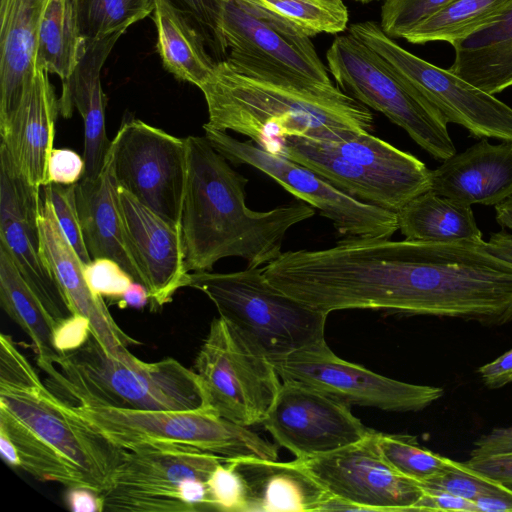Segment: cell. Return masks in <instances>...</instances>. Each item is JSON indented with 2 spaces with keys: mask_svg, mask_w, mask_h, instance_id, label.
I'll list each match as a JSON object with an SVG mask.
<instances>
[{
  "mask_svg": "<svg viewBox=\"0 0 512 512\" xmlns=\"http://www.w3.org/2000/svg\"><path fill=\"white\" fill-rule=\"evenodd\" d=\"M0 431L14 443L20 469L37 480L99 495L108 489L127 453L60 408L29 359L4 333Z\"/></svg>",
  "mask_w": 512,
  "mask_h": 512,
  "instance_id": "1",
  "label": "cell"
},
{
  "mask_svg": "<svg viewBox=\"0 0 512 512\" xmlns=\"http://www.w3.org/2000/svg\"><path fill=\"white\" fill-rule=\"evenodd\" d=\"M187 179L180 230L186 270L212 271L226 257L265 266L282 254L287 232L312 218L309 204H283L259 212L246 205L248 179L235 171L206 137L188 136Z\"/></svg>",
  "mask_w": 512,
  "mask_h": 512,
  "instance_id": "2",
  "label": "cell"
},
{
  "mask_svg": "<svg viewBox=\"0 0 512 512\" xmlns=\"http://www.w3.org/2000/svg\"><path fill=\"white\" fill-rule=\"evenodd\" d=\"M200 90L208 108L205 125L247 136L274 154L288 136L333 140L373 129L367 106L333 84L305 87L264 79L222 60Z\"/></svg>",
  "mask_w": 512,
  "mask_h": 512,
  "instance_id": "3",
  "label": "cell"
},
{
  "mask_svg": "<svg viewBox=\"0 0 512 512\" xmlns=\"http://www.w3.org/2000/svg\"><path fill=\"white\" fill-rule=\"evenodd\" d=\"M48 389L71 404L142 410L210 406L200 378L173 358L127 365L106 353L91 333L80 348L36 357Z\"/></svg>",
  "mask_w": 512,
  "mask_h": 512,
  "instance_id": "4",
  "label": "cell"
},
{
  "mask_svg": "<svg viewBox=\"0 0 512 512\" xmlns=\"http://www.w3.org/2000/svg\"><path fill=\"white\" fill-rule=\"evenodd\" d=\"M188 287L203 292L219 315L273 363L324 338L328 314L273 286L262 267L230 273H190Z\"/></svg>",
  "mask_w": 512,
  "mask_h": 512,
  "instance_id": "5",
  "label": "cell"
},
{
  "mask_svg": "<svg viewBox=\"0 0 512 512\" xmlns=\"http://www.w3.org/2000/svg\"><path fill=\"white\" fill-rule=\"evenodd\" d=\"M53 398L69 415L124 449L168 442L196 447L225 459L278 460L276 444L222 417L210 406L194 410H142L71 404L54 394Z\"/></svg>",
  "mask_w": 512,
  "mask_h": 512,
  "instance_id": "6",
  "label": "cell"
},
{
  "mask_svg": "<svg viewBox=\"0 0 512 512\" xmlns=\"http://www.w3.org/2000/svg\"><path fill=\"white\" fill-rule=\"evenodd\" d=\"M225 458L179 443L127 449L107 490L103 511L195 512L213 510L208 480Z\"/></svg>",
  "mask_w": 512,
  "mask_h": 512,
  "instance_id": "7",
  "label": "cell"
},
{
  "mask_svg": "<svg viewBox=\"0 0 512 512\" xmlns=\"http://www.w3.org/2000/svg\"><path fill=\"white\" fill-rule=\"evenodd\" d=\"M326 60L343 92L384 114L433 158L456 153L441 113L375 50L348 33L334 39Z\"/></svg>",
  "mask_w": 512,
  "mask_h": 512,
  "instance_id": "8",
  "label": "cell"
},
{
  "mask_svg": "<svg viewBox=\"0 0 512 512\" xmlns=\"http://www.w3.org/2000/svg\"><path fill=\"white\" fill-rule=\"evenodd\" d=\"M193 370L210 407L246 427L262 423L282 385L268 357L221 316L212 320Z\"/></svg>",
  "mask_w": 512,
  "mask_h": 512,
  "instance_id": "9",
  "label": "cell"
},
{
  "mask_svg": "<svg viewBox=\"0 0 512 512\" xmlns=\"http://www.w3.org/2000/svg\"><path fill=\"white\" fill-rule=\"evenodd\" d=\"M218 34L225 61L243 73L312 87L332 84L310 37L247 6L222 0Z\"/></svg>",
  "mask_w": 512,
  "mask_h": 512,
  "instance_id": "10",
  "label": "cell"
},
{
  "mask_svg": "<svg viewBox=\"0 0 512 512\" xmlns=\"http://www.w3.org/2000/svg\"><path fill=\"white\" fill-rule=\"evenodd\" d=\"M203 129L213 148L229 162L252 166L274 179L329 219L341 240L390 239L398 230L397 213L347 194L311 169L252 140L239 141L205 124Z\"/></svg>",
  "mask_w": 512,
  "mask_h": 512,
  "instance_id": "11",
  "label": "cell"
},
{
  "mask_svg": "<svg viewBox=\"0 0 512 512\" xmlns=\"http://www.w3.org/2000/svg\"><path fill=\"white\" fill-rule=\"evenodd\" d=\"M348 31L384 58L447 123L460 125L477 138L512 141V108L494 95L407 51L376 21L353 23Z\"/></svg>",
  "mask_w": 512,
  "mask_h": 512,
  "instance_id": "12",
  "label": "cell"
},
{
  "mask_svg": "<svg viewBox=\"0 0 512 512\" xmlns=\"http://www.w3.org/2000/svg\"><path fill=\"white\" fill-rule=\"evenodd\" d=\"M273 364L283 381L305 384L348 406L415 412L444 395L440 387L402 382L348 362L335 355L325 339L279 358Z\"/></svg>",
  "mask_w": 512,
  "mask_h": 512,
  "instance_id": "13",
  "label": "cell"
},
{
  "mask_svg": "<svg viewBox=\"0 0 512 512\" xmlns=\"http://www.w3.org/2000/svg\"><path fill=\"white\" fill-rule=\"evenodd\" d=\"M110 150L117 184L165 220L180 225L186 138L133 119L121 125Z\"/></svg>",
  "mask_w": 512,
  "mask_h": 512,
  "instance_id": "14",
  "label": "cell"
},
{
  "mask_svg": "<svg viewBox=\"0 0 512 512\" xmlns=\"http://www.w3.org/2000/svg\"><path fill=\"white\" fill-rule=\"evenodd\" d=\"M261 424L297 459L336 451L375 432L350 406L295 381H283Z\"/></svg>",
  "mask_w": 512,
  "mask_h": 512,
  "instance_id": "15",
  "label": "cell"
},
{
  "mask_svg": "<svg viewBox=\"0 0 512 512\" xmlns=\"http://www.w3.org/2000/svg\"><path fill=\"white\" fill-rule=\"evenodd\" d=\"M376 434L336 451L299 460L331 495L363 511H415L423 493L421 485L384 460Z\"/></svg>",
  "mask_w": 512,
  "mask_h": 512,
  "instance_id": "16",
  "label": "cell"
},
{
  "mask_svg": "<svg viewBox=\"0 0 512 512\" xmlns=\"http://www.w3.org/2000/svg\"><path fill=\"white\" fill-rule=\"evenodd\" d=\"M41 202V189L29 185L0 151V243L56 326L73 311L42 256L38 227Z\"/></svg>",
  "mask_w": 512,
  "mask_h": 512,
  "instance_id": "17",
  "label": "cell"
},
{
  "mask_svg": "<svg viewBox=\"0 0 512 512\" xmlns=\"http://www.w3.org/2000/svg\"><path fill=\"white\" fill-rule=\"evenodd\" d=\"M126 241L149 292L151 310L161 309L188 285L180 225L140 203L117 184Z\"/></svg>",
  "mask_w": 512,
  "mask_h": 512,
  "instance_id": "18",
  "label": "cell"
},
{
  "mask_svg": "<svg viewBox=\"0 0 512 512\" xmlns=\"http://www.w3.org/2000/svg\"><path fill=\"white\" fill-rule=\"evenodd\" d=\"M41 252L44 262L63 290L73 313L85 316L92 334L111 357L130 366L142 360L134 356L129 346L140 344L127 335L115 322L103 297L89 287L84 264L59 226L49 198L42 193L38 212Z\"/></svg>",
  "mask_w": 512,
  "mask_h": 512,
  "instance_id": "19",
  "label": "cell"
},
{
  "mask_svg": "<svg viewBox=\"0 0 512 512\" xmlns=\"http://www.w3.org/2000/svg\"><path fill=\"white\" fill-rule=\"evenodd\" d=\"M58 112L59 103L48 72L36 68L16 111L0 128V151L7 155L16 172L37 189L48 184L47 167Z\"/></svg>",
  "mask_w": 512,
  "mask_h": 512,
  "instance_id": "20",
  "label": "cell"
},
{
  "mask_svg": "<svg viewBox=\"0 0 512 512\" xmlns=\"http://www.w3.org/2000/svg\"><path fill=\"white\" fill-rule=\"evenodd\" d=\"M431 191L465 205L496 206L512 196V141L482 138L431 172Z\"/></svg>",
  "mask_w": 512,
  "mask_h": 512,
  "instance_id": "21",
  "label": "cell"
},
{
  "mask_svg": "<svg viewBox=\"0 0 512 512\" xmlns=\"http://www.w3.org/2000/svg\"><path fill=\"white\" fill-rule=\"evenodd\" d=\"M278 154L311 169L347 194L395 213L422 194L366 165L345 159L318 139L285 137L280 140Z\"/></svg>",
  "mask_w": 512,
  "mask_h": 512,
  "instance_id": "22",
  "label": "cell"
},
{
  "mask_svg": "<svg viewBox=\"0 0 512 512\" xmlns=\"http://www.w3.org/2000/svg\"><path fill=\"white\" fill-rule=\"evenodd\" d=\"M123 33L85 41L81 58L72 75L62 84L58 100L59 112L65 118L76 108L84 122L85 172L83 178L94 179L102 171L110 147L105 127V94L101 85V69Z\"/></svg>",
  "mask_w": 512,
  "mask_h": 512,
  "instance_id": "23",
  "label": "cell"
},
{
  "mask_svg": "<svg viewBox=\"0 0 512 512\" xmlns=\"http://www.w3.org/2000/svg\"><path fill=\"white\" fill-rule=\"evenodd\" d=\"M240 475L245 512H318L331 494L299 459L278 462L255 457L225 459Z\"/></svg>",
  "mask_w": 512,
  "mask_h": 512,
  "instance_id": "24",
  "label": "cell"
},
{
  "mask_svg": "<svg viewBox=\"0 0 512 512\" xmlns=\"http://www.w3.org/2000/svg\"><path fill=\"white\" fill-rule=\"evenodd\" d=\"M75 192L83 238L91 259L115 260L134 281L142 283L126 241L111 150L101 173L94 179L82 178L75 185Z\"/></svg>",
  "mask_w": 512,
  "mask_h": 512,
  "instance_id": "25",
  "label": "cell"
},
{
  "mask_svg": "<svg viewBox=\"0 0 512 512\" xmlns=\"http://www.w3.org/2000/svg\"><path fill=\"white\" fill-rule=\"evenodd\" d=\"M48 0H0V128L35 71L38 26Z\"/></svg>",
  "mask_w": 512,
  "mask_h": 512,
  "instance_id": "26",
  "label": "cell"
},
{
  "mask_svg": "<svg viewBox=\"0 0 512 512\" xmlns=\"http://www.w3.org/2000/svg\"><path fill=\"white\" fill-rule=\"evenodd\" d=\"M451 72L495 95L512 86V4L453 45Z\"/></svg>",
  "mask_w": 512,
  "mask_h": 512,
  "instance_id": "27",
  "label": "cell"
},
{
  "mask_svg": "<svg viewBox=\"0 0 512 512\" xmlns=\"http://www.w3.org/2000/svg\"><path fill=\"white\" fill-rule=\"evenodd\" d=\"M398 230L407 240L484 242L472 206L429 190L397 212Z\"/></svg>",
  "mask_w": 512,
  "mask_h": 512,
  "instance_id": "28",
  "label": "cell"
},
{
  "mask_svg": "<svg viewBox=\"0 0 512 512\" xmlns=\"http://www.w3.org/2000/svg\"><path fill=\"white\" fill-rule=\"evenodd\" d=\"M153 21L157 50L165 69L178 80L200 88L217 63L206 52L202 35L168 0H154Z\"/></svg>",
  "mask_w": 512,
  "mask_h": 512,
  "instance_id": "29",
  "label": "cell"
},
{
  "mask_svg": "<svg viewBox=\"0 0 512 512\" xmlns=\"http://www.w3.org/2000/svg\"><path fill=\"white\" fill-rule=\"evenodd\" d=\"M84 44L76 0H48L37 31L35 69L57 74L65 83L81 58Z\"/></svg>",
  "mask_w": 512,
  "mask_h": 512,
  "instance_id": "30",
  "label": "cell"
},
{
  "mask_svg": "<svg viewBox=\"0 0 512 512\" xmlns=\"http://www.w3.org/2000/svg\"><path fill=\"white\" fill-rule=\"evenodd\" d=\"M0 304L30 338L36 357L59 354L53 343L55 323L0 243Z\"/></svg>",
  "mask_w": 512,
  "mask_h": 512,
  "instance_id": "31",
  "label": "cell"
},
{
  "mask_svg": "<svg viewBox=\"0 0 512 512\" xmlns=\"http://www.w3.org/2000/svg\"><path fill=\"white\" fill-rule=\"evenodd\" d=\"M512 0H454L411 29L403 38L412 44L451 45L498 17Z\"/></svg>",
  "mask_w": 512,
  "mask_h": 512,
  "instance_id": "32",
  "label": "cell"
},
{
  "mask_svg": "<svg viewBox=\"0 0 512 512\" xmlns=\"http://www.w3.org/2000/svg\"><path fill=\"white\" fill-rule=\"evenodd\" d=\"M240 1L308 37L337 34L349 27V11L342 0Z\"/></svg>",
  "mask_w": 512,
  "mask_h": 512,
  "instance_id": "33",
  "label": "cell"
},
{
  "mask_svg": "<svg viewBox=\"0 0 512 512\" xmlns=\"http://www.w3.org/2000/svg\"><path fill=\"white\" fill-rule=\"evenodd\" d=\"M82 38L94 41L124 33L135 22L149 16L154 0H76Z\"/></svg>",
  "mask_w": 512,
  "mask_h": 512,
  "instance_id": "34",
  "label": "cell"
},
{
  "mask_svg": "<svg viewBox=\"0 0 512 512\" xmlns=\"http://www.w3.org/2000/svg\"><path fill=\"white\" fill-rule=\"evenodd\" d=\"M376 443L384 460L396 472L418 483L442 474L456 462L422 447L412 435L377 432Z\"/></svg>",
  "mask_w": 512,
  "mask_h": 512,
  "instance_id": "35",
  "label": "cell"
},
{
  "mask_svg": "<svg viewBox=\"0 0 512 512\" xmlns=\"http://www.w3.org/2000/svg\"><path fill=\"white\" fill-rule=\"evenodd\" d=\"M419 484L471 501L486 495L508 492L512 489L496 480L474 472L466 467L463 462L458 461L455 462L452 468L442 474Z\"/></svg>",
  "mask_w": 512,
  "mask_h": 512,
  "instance_id": "36",
  "label": "cell"
},
{
  "mask_svg": "<svg viewBox=\"0 0 512 512\" xmlns=\"http://www.w3.org/2000/svg\"><path fill=\"white\" fill-rule=\"evenodd\" d=\"M454 0H384L380 26L392 39L403 38L411 29Z\"/></svg>",
  "mask_w": 512,
  "mask_h": 512,
  "instance_id": "37",
  "label": "cell"
},
{
  "mask_svg": "<svg viewBox=\"0 0 512 512\" xmlns=\"http://www.w3.org/2000/svg\"><path fill=\"white\" fill-rule=\"evenodd\" d=\"M76 185V184H75ZM75 185L49 183L42 187L49 198L60 228L75 249L84 265L92 261L83 238L78 208L76 203Z\"/></svg>",
  "mask_w": 512,
  "mask_h": 512,
  "instance_id": "38",
  "label": "cell"
},
{
  "mask_svg": "<svg viewBox=\"0 0 512 512\" xmlns=\"http://www.w3.org/2000/svg\"><path fill=\"white\" fill-rule=\"evenodd\" d=\"M219 463L208 480L213 510L245 512V487L240 475L227 462Z\"/></svg>",
  "mask_w": 512,
  "mask_h": 512,
  "instance_id": "39",
  "label": "cell"
},
{
  "mask_svg": "<svg viewBox=\"0 0 512 512\" xmlns=\"http://www.w3.org/2000/svg\"><path fill=\"white\" fill-rule=\"evenodd\" d=\"M84 275L96 295L113 299L115 302L134 281L118 262L106 257L93 259L84 265Z\"/></svg>",
  "mask_w": 512,
  "mask_h": 512,
  "instance_id": "40",
  "label": "cell"
},
{
  "mask_svg": "<svg viewBox=\"0 0 512 512\" xmlns=\"http://www.w3.org/2000/svg\"><path fill=\"white\" fill-rule=\"evenodd\" d=\"M184 14L204 38L206 44L222 52L218 20L222 0H168Z\"/></svg>",
  "mask_w": 512,
  "mask_h": 512,
  "instance_id": "41",
  "label": "cell"
},
{
  "mask_svg": "<svg viewBox=\"0 0 512 512\" xmlns=\"http://www.w3.org/2000/svg\"><path fill=\"white\" fill-rule=\"evenodd\" d=\"M85 161L68 148H53L47 167L48 184L75 185L84 176Z\"/></svg>",
  "mask_w": 512,
  "mask_h": 512,
  "instance_id": "42",
  "label": "cell"
},
{
  "mask_svg": "<svg viewBox=\"0 0 512 512\" xmlns=\"http://www.w3.org/2000/svg\"><path fill=\"white\" fill-rule=\"evenodd\" d=\"M91 333L90 321L83 315L73 313L55 326L54 347L59 354L74 351L86 343Z\"/></svg>",
  "mask_w": 512,
  "mask_h": 512,
  "instance_id": "43",
  "label": "cell"
},
{
  "mask_svg": "<svg viewBox=\"0 0 512 512\" xmlns=\"http://www.w3.org/2000/svg\"><path fill=\"white\" fill-rule=\"evenodd\" d=\"M421 487L423 493L415 505V511L478 512L474 501L439 489Z\"/></svg>",
  "mask_w": 512,
  "mask_h": 512,
  "instance_id": "44",
  "label": "cell"
},
{
  "mask_svg": "<svg viewBox=\"0 0 512 512\" xmlns=\"http://www.w3.org/2000/svg\"><path fill=\"white\" fill-rule=\"evenodd\" d=\"M463 464L476 473L512 488V453L470 457Z\"/></svg>",
  "mask_w": 512,
  "mask_h": 512,
  "instance_id": "45",
  "label": "cell"
},
{
  "mask_svg": "<svg viewBox=\"0 0 512 512\" xmlns=\"http://www.w3.org/2000/svg\"><path fill=\"white\" fill-rule=\"evenodd\" d=\"M512 453V426L497 427L480 436L474 443L470 457H484Z\"/></svg>",
  "mask_w": 512,
  "mask_h": 512,
  "instance_id": "46",
  "label": "cell"
},
{
  "mask_svg": "<svg viewBox=\"0 0 512 512\" xmlns=\"http://www.w3.org/2000/svg\"><path fill=\"white\" fill-rule=\"evenodd\" d=\"M477 373L488 388L496 389L512 384V349L480 366Z\"/></svg>",
  "mask_w": 512,
  "mask_h": 512,
  "instance_id": "47",
  "label": "cell"
},
{
  "mask_svg": "<svg viewBox=\"0 0 512 512\" xmlns=\"http://www.w3.org/2000/svg\"><path fill=\"white\" fill-rule=\"evenodd\" d=\"M66 502L70 510L74 512H103L101 496L89 489H69Z\"/></svg>",
  "mask_w": 512,
  "mask_h": 512,
  "instance_id": "48",
  "label": "cell"
},
{
  "mask_svg": "<svg viewBox=\"0 0 512 512\" xmlns=\"http://www.w3.org/2000/svg\"><path fill=\"white\" fill-rule=\"evenodd\" d=\"M474 502L478 512H512V489L479 497Z\"/></svg>",
  "mask_w": 512,
  "mask_h": 512,
  "instance_id": "49",
  "label": "cell"
},
{
  "mask_svg": "<svg viewBox=\"0 0 512 512\" xmlns=\"http://www.w3.org/2000/svg\"><path fill=\"white\" fill-rule=\"evenodd\" d=\"M485 247L492 254L512 263V233L506 230L493 233L485 241Z\"/></svg>",
  "mask_w": 512,
  "mask_h": 512,
  "instance_id": "50",
  "label": "cell"
},
{
  "mask_svg": "<svg viewBox=\"0 0 512 512\" xmlns=\"http://www.w3.org/2000/svg\"><path fill=\"white\" fill-rule=\"evenodd\" d=\"M149 301V292L145 285L140 282L133 281L122 297L116 301L120 308H142Z\"/></svg>",
  "mask_w": 512,
  "mask_h": 512,
  "instance_id": "51",
  "label": "cell"
},
{
  "mask_svg": "<svg viewBox=\"0 0 512 512\" xmlns=\"http://www.w3.org/2000/svg\"><path fill=\"white\" fill-rule=\"evenodd\" d=\"M0 453L7 465L15 469H20L18 451L11 439L2 431H0Z\"/></svg>",
  "mask_w": 512,
  "mask_h": 512,
  "instance_id": "52",
  "label": "cell"
},
{
  "mask_svg": "<svg viewBox=\"0 0 512 512\" xmlns=\"http://www.w3.org/2000/svg\"><path fill=\"white\" fill-rule=\"evenodd\" d=\"M495 207V218L497 223L512 231V196L497 204Z\"/></svg>",
  "mask_w": 512,
  "mask_h": 512,
  "instance_id": "53",
  "label": "cell"
}]
</instances>
